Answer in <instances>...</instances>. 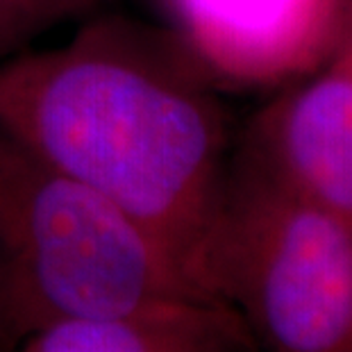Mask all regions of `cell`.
<instances>
[{"label":"cell","mask_w":352,"mask_h":352,"mask_svg":"<svg viewBox=\"0 0 352 352\" xmlns=\"http://www.w3.org/2000/svg\"><path fill=\"white\" fill-rule=\"evenodd\" d=\"M0 134L121 207L212 300L202 259L226 184L223 127L168 36L100 16L0 62Z\"/></svg>","instance_id":"obj_1"},{"label":"cell","mask_w":352,"mask_h":352,"mask_svg":"<svg viewBox=\"0 0 352 352\" xmlns=\"http://www.w3.org/2000/svg\"><path fill=\"white\" fill-rule=\"evenodd\" d=\"M0 280L12 334L205 300L144 228L0 134Z\"/></svg>","instance_id":"obj_2"},{"label":"cell","mask_w":352,"mask_h":352,"mask_svg":"<svg viewBox=\"0 0 352 352\" xmlns=\"http://www.w3.org/2000/svg\"><path fill=\"white\" fill-rule=\"evenodd\" d=\"M202 287L268 352H352V223L259 164L223 184Z\"/></svg>","instance_id":"obj_3"},{"label":"cell","mask_w":352,"mask_h":352,"mask_svg":"<svg viewBox=\"0 0 352 352\" xmlns=\"http://www.w3.org/2000/svg\"><path fill=\"white\" fill-rule=\"evenodd\" d=\"M186 46L228 78L273 82L329 48L343 0H166Z\"/></svg>","instance_id":"obj_4"},{"label":"cell","mask_w":352,"mask_h":352,"mask_svg":"<svg viewBox=\"0 0 352 352\" xmlns=\"http://www.w3.org/2000/svg\"><path fill=\"white\" fill-rule=\"evenodd\" d=\"M307 200L352 223V64L282 102L261 127L252 160Z\"/></svg>","instance_id":"obj_5"},{"label":"cell","mask_w":352,"mask_h":352,"mask_svg":"<svg viewBox=\"0 0 352 352\" xmlns=\"http://www.w3.org/2000/svg\"><path fill=\"white\" fill-rule=\"evenodd\" d=\"M252 336L230 307L179 300L104 320H62L28 334L21 352H250Z\"/></svg>","instance_id":"obj_6"},{"label":"cell","mask_w":352,"mask_h":352,"mask_svg":"<svg viewBox=\"0 0 352 352\" xmlns=\"http://www.w3.org/2000/svg\"><path fill=\"white\" fill-rule=\"evenodd\" d=\"M98 3L102 0H0V62L32 50L43 34Z\"/></svg>","instance_id":"obj_7"}]
</instances>
